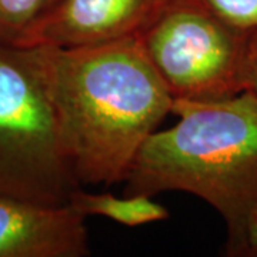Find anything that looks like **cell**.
<instances>
[{
	"label": "cell",
	"mask_w": 257,
	"mask_h": 257,
	"mask_svg": "<svg viewBox=\"0 0 257 257\" xmlns=\"http://www.w3.org/2000/svg\"><path fill=\"white\" fill-rule=\"evenodd\" d=\"M82 184L124 182L173 99L138 37L97 46L30 47Z\"/></svg>",
	"instance_id": "obj_1"
},
{
	"label": "cell",
	"mask_w": 257,
	"mask_h": 257,
	"mask_svg": "<svg viewBox=\"0 0 257 257\" xmlns=\"http://www.w3.org/2000/svg\"><path fill=\"white\" fill-rule=\"evenodd\" d=\"M175 126L152 133L124 180L128 196L186 192L224 221L227 256L246 257L257 219V96L173 100Z\"/></svg>",
	"instance_id": "obj_2"
},
{
	"label": "cell",
	"mask_w": 257,
	"mask_h": 257,
	"mask_svg": "<svg viewBox=\"0 0 257 257\" xmlns=\"http://www.w3.org/2000/svg\"><path fill=\"white\" fill-rule=\"evenodd\" d=\"M80 187L32 49L0 43V192L66 204Z\"/></svg>",
	"instance_id": "obj_3"
},
{
	"label": "cell",
	"mask_w": 257,
	"mask_h": 257,
	"mask_svg": "<svg viewBox=\"0 0 257 257\" xmlns=\"http://www.w3.org/2000/svg\"><path fill=\"white\" fill-rule=\"evenodd\" d=\"M248 36L202 0H170L138 39L173 100L217 101L247 90Z\"/></svg>",
	"instance_id": "obj_4"
},
{
	"label": "cell",
	"mask_w": 257,
	"mask_h": 257,
	"mask_svg": "<svg viewBox=\"0 0 257 257\" xmlns=\"http://www.w3.org/2000/svg\"><path fill=\"white\" fill-rule=\"evenodd\" d=\"M170 0H57L18 47L97 46L139 37Z\"/></svg>",
	"instance_id": "obj_5"
},
{
	"label": "cell",
	"mask_w": 257,
	"mask_h": 257,
	"mask_svg": "<svg viewBox=\"0 0 257 257\" xmlns=\"http://www.w3.org/2000/svg\"><path fill=\"white\" fill-rule=\"evenodd\" d=\"M84 219L70 203L43 204L0 192V257L89 256Z\"/></svg>",
	"instance_id": "obj_6"
},
{
	"label": "cell",
	"mask_w": 257,
	"mask_h": 257,
	"mask_svg": "<svg viewBox=\"0 0 257 257\" xmlns=\"http://www.w3.org/2000/svg\"><path fill=\"white\" fill-rule=\"evenodd\" d=\"M69 203L84 217L101 216L128 227L169 219V211L146 194H126L120 199L109 193H87L80 187L70 196Z\"/></svg>",
	"instance_id": "obj_7"
},
{
	"label": "cell",
	"mask_w": 257,
	"mask_h": 257,
	"mask_svg": "<svg viewBox=\"0 0 257 257\" xmlns=\"http://www.w3.org/2000/svg\"><path fill=\"white\" fill-rule=\"evenodd\" d=\"M57 0H0V43L18 46Z\"/></svg>",
	"instance_id": "obj_8"
},
{
	"label": "cell",
	"mask_w": 257,
	"mask_h": 257,
	"mask_svg": "<svg viewBox=\"0 0 257 257\" xmlns=\"http://www.w3.org/2000/svg\"><path fill=\"white\" fill-rule=\"evenodd\" d=\"M216 15L236 28L251 32L257 29V0H202Z\"/></svg>",
	"instance_id": "obj_9"
},
{
	"label": "cell",
	"mask_w": 257,
	"mask_h": 257,
	"mask_svg": "<svg viewBox=\"0 0 257 257\" xmlns=\"http://www.w3.org/2000/svg\"><path fill=\"white\" fill-rule=\"evenodd\" d=\"M247 90L257 96V29L251 30L248 36Z\"/></svg>",
	"instance_id": "obj_10"
}]
</instances>
